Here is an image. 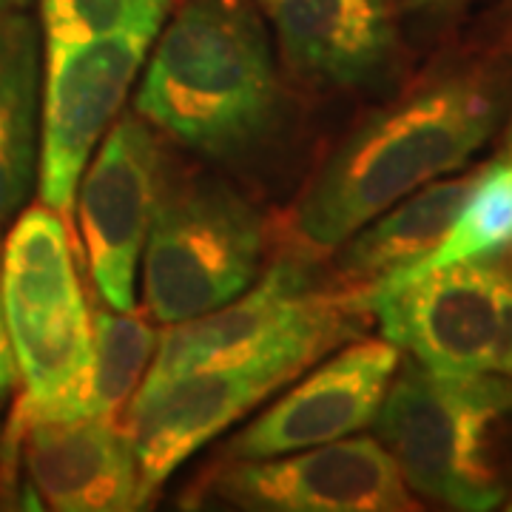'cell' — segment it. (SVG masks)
Returning a JSON list of instances; mask_svg holds the SVG:
<instances>
[{"label":"cell","mask_w":512,"mask_h":512,"mask_svg":"<svg viewBox=\"0 0 512 512\" xmlns=\"http://www.w3.org/2000/svg\"><path fill=\"white\" fill-rule=\"evenodd\" d=\"M493 32L498 52L512 57V0H501V6L495 9Z\"/></svg>","instance_id":"21"},{"label":"cell","mask_w":512,"mask_h":512,"mask_svg":"<svg viewBox=\"0 0 512 512\" xmlns=\"http://www.w3.org/2000/svg\"><path fill=\"white\" fill-rule=\"evenodd\" d=\"M504 507H507V510H512V490H510V495H507V501H504Z\"/></svg>","instance_id":"24"},{"label":"cell","mask_w":512,"mask_h":512,"mask_svg":"<svg viewBox=\"0 0 512 512\" xmlns=\"http://www.w3.org/2000/svg\"><path fill=\"white\" fill-rule=\"evenodd\" d=\"M293 72L336 89H365L396 66L399 40L387 0H271Z\"/></svg>","instance_id":"14"},{"label":"cell","mask_w":512,"mask_h":512,"mask_svg":"<svg viewBox=\"0 0 512 512\" xmlns=\"http://www.w3.org/2000/svg\"><path fill=\"white\" fill-rule=\"evenodd\" d=\"M510 120H507V131H504V146H501V151H498V163H512V109L510 114H507Z\"/></svg>","instance_id":"22"},{"label":"cell","mask_w":512,"mask_h":512,"mask_svg":"<svg viewBox=\"0 0 512 512\" xmlns=\"http://www.w3.org/2000/svg\"><path fill=\"white\" fill-rule=\"evenodd\" d=\"M487 165H476L470 171L461 168L456 174L430 180L353 231L336 248L339 254L333 274L339 288L379 291L433 254Z\"/></svg>","instance_id":"15"},{"label":"cell","mask_w":512,"mask_h":512,"mask_svg":"<svg viewBox=\"0 0 512 512\" xmlns=\"http://www.w3.org/2000/svg\"><path fill=\"white\" fill-rule=\"evenodd\" d=\"M262 3H265V6H271V0H262Z\"/></svg>","instance_id":"25"},{"label":"cell","mask_w":512,"mask_h":512,"mask_svg":"<svg viewBox=\"0 0 512 512\" xmlns=\"http://www.w3.org/2000/svg\"><path fill=\"white\" fill-rule=\"evenodd\" d=\"M160 336L143 316L103 302L92 311V410L103 419H123L131 396L143 384Z\"/></svg>","instance_id":"17"},{"label":"cell","mask_w":512,"mask_h":512,"mask_svg":"<svg viewBox=\"0 0 512 512\" xmlns=\"http://www.w3.org/2000/svg\"><path fill=\"white\" fill-rule=\"evenodd\" d=\"M319 356L308 350H276L239 362L197 367L157 387H140L126 413V430L140 473V507L200 447L225 433L239 416L293 382Z\"/></svg>","instance_id":"8"},{"label":"cell","mask_w":512,"mask_h":512,"mask_svg":"<svg viewBox=\"0 0 512 512\" xmlns=\"http://www.w3.org/2000/svg\"><path fill=\"white\" fill-rule=\"evenodd\" d=\"M367 319L362 291H316L299 259H282L228 305L165 330L140 387L276 350H308L322 359L356 336Z\"/></svg>","instance_id":"7"},{"label":"cell","mask_w":512,"mask_h":512,"mask_svg":"<svg viewBox=\"0 0 512 512\" xmlns=\"http://www.w3.org/2000/svg\"><path fill=\"white\" fill-rule=\"evenodd\" d=\"M148 46L151 40L137 35L46 46L37 185L40 202L57 214H72L77 183L143 69Z\"/></svg>","instance_id":"10"},{"label":"cell","mask_w":512,"mask_h":512,"mask_svg":"<svg viewBox=\"0 0 512 512\" xmlns=\"http://www.w3.org/2000/svg\"><path fill=\"white\" fill-rule=\"evenodd\" d=\"M507 245H512V163L495 160L487 165L476 188L470 191V197L458 211L447 237L439 242V248L430 256H424L416 268H410L399 279L424 274V271L461 262L470 256L487 254V251H498Z\"/></svg>","instance_id":"18"},{"label":"cell","mask_w":512,"mask_h":512,"mask_svg":"<svg viewBox=\"0 0 512 512\" xmlns=\"http://www.w3.org/2000/svg\"><path fill=\"white\" fill-rule=\"evenodd\" d=\"M46 46H74L100 37L160 35L171 0H37Z\"/></svg>","instance_id":"19"},{"label":"cell","mask_w":512,"mask_h":512,"mask_svg":"<svg viewBox=\"0 0 512 512\" xmlns=\"http://www.w3.org/2000/svg\"><path fill=\"white\" fill-rule=\"evenodd\" d=\"M146 308L180 325L237 299L256 282L265 220L222 180H197L163 194L146 239Z\"/></svg>","instance_id":"6"},{"label":"cell","mask_w":512,"mask_h":512,"mask_svg":"<svg viewBox=\"0 0 512 512\" xmlns=\"http://www.w3.org/2000/svg\"><path fill=\"white\" fill-rule=\"evenodd\" d=\"M37 32L23 12H0V222L15 214L35 177Z\"/></svg>","instance_id":"16"},{"label":"cell","mask_w":512,"mask_h":512,"mask_svg":"<svg viewBox=\"0 0 512 512\" xmlns=\"http://www.w3.org/2000/svg\"><path fill=\"white\" fill-rule=\"evenodd\" d=\"M510 109L512 57L498 49L427 74L330 154L293 208V237L313 254L336 251L410 191L467 168Z\"/></svg>","instance_id":"1"},{"label":"cell","mask_w":512,"mask_h":512,"mask_svg":"<svg viewBox=\"0 0 512 512\" xmlns=\"http://www.w3.org/2000/svg\"><path fill=\"white\" fill-rule=\"evenodd\" d=\"M274 52L248 0H185L148 60L134 109L202 154H237L271 128Z\"/></svg>","instance_id":"2"},{"label":"cell","mask_w":512,"mask_h":512,"mask_svg":"<svg viewBox=\"0 0 512 512\" xmlns=\"http://www.w3.org/2000/svg\"><path fill=\"white\" fill-rule=\"evenodd\" d=\"M382 339L456 376L512 379V245L362 293Z\"/></svg>","instance_id":"5"},{"label":"cell","mask_w":512,"mask_h":512,"mask_svg":"<svg viewBox=\"0 0 512 512\" xmlns=\"http://www.w3.org/2000/svg\"><path fill=\"white\" fill-rule=\"evenodd\" d=\"M3 316L23 382L18 413H92V311L80 291L72 239L49 205L20 214L0 265Z\"/></svg>","instance_id":"4"},{"label":"cell","mask_w":512,"mask_h":512,"mask_svg":"<svg viewBox=\"0 0 512 512\" xmlns=\"http://www.w3.org/2000/svg\"><path fill=\"white\" fill-rule=\"evenodd\" d=\"M402 350L387 339L342 348L231 441V458H271L373 427Z\"/></svg>","instance_id":"13"},{"label":"cell","mask_w":512,"mask_h":512,"mask_svg":"<svg viewBox=\"0 0 512 512\" xmlns=\"http://www.w3.org/2000/svg\"><path fill=\"white\" fill-rule=\"evenodd\" d=\"M29 0H0V12H23Z\"/></svg>","instance_id":"23"},{"label":"cell","mask_w":512,"mask_h":512,"mask_svg":"<svg viewBox=\"0 0 512 512\" xmlns=\"http://www.w3.org/2000/svg\"><path fill=\"white\" fill-rule=\"evenodd\" d=\"M15 384H18V367L12 356V342H9L6 316H3V293H0V402L12 393Z\"/></svg>","instance_id":"20"},{"label":"cell","mask_w":512,"mask_h":512,"mask_svg":"<svg viewBox=\"0 0 512 512\" xmlns=\"http://www.w3.org/2000/svg\"><path fill=\"white\" fill-rule=\"evenodd\" d=\"M191 507L259 512H404L410 487L379 439L356 436L271 458H234L202 484Z\"/></svg>","instance_id":"9"},{"label":"cell","mask_w":512,"mask_h":512,"mask_svg":"<svg viewBox=\"0 0 512 512\" xmlns=\"http://www.w3.org/2000/svg\"><path fill=\"white\" fill-rule=\"evenodd\" d=\"M376 439L404 484L450 510L484 512L512 490V379L439 373L399 362Z\"/></svg>","instance_id":"3"},{"label":"cell","mask_w":512,"mask_h":512,"mask_svg":"<svg viewBox=\"0 0 512 512\" xmlns=\"http://www.w3.org/2000/svg\"><path fill=\"white\" fill-rule=\"evenodd\" d=\"M6 439L43 507L57 512L140 510V473L123 421L94 413H15Z\"/></svg>","instance_id":"12"},{"label":"cell","mask_w":512,"mask_h":512,"mask_svg":"<svg viewBox=\"0 0 512 512\" xmlns=\"http://www.w3.org/2000/svg\"><path fill=\"white\" fill-rule=\"evenodd\" d=\"M163 151L143 117H123L77 183V220L97 293L117 311L137 308V265L163 200Z\"/></svg>","instance_id":"11"}]
</instances>
